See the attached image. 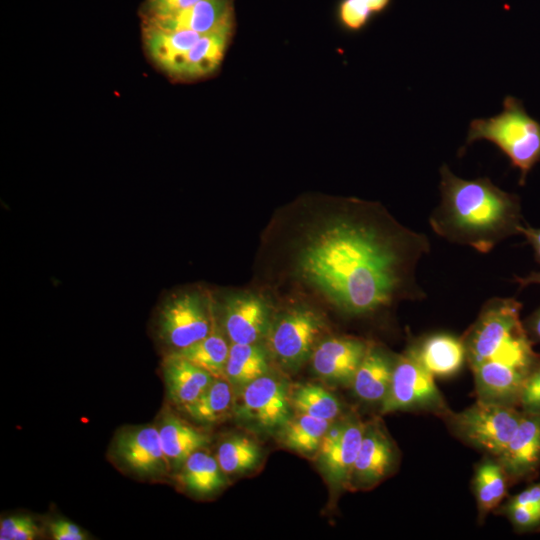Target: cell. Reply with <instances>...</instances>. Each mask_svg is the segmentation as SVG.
Returning <instances> with one entry per match:
<instances>
[{"instance_id": "1", "label": "cell", "mask_w": 540, "mask_h": 540, "mask_svg": "<svg viewBox=\"0 0 540 540\" xmlns=\"http://www.w3.org/2000/svg\"><path fill=\"white\" fill-rule=\"evenodd\" d=\"M429 252L425 234L374 204L354 201L310 234L296 270L343 314L369 317L400 301L425 298L416 272Z\"/></svg>"}, {"instance_id": "2", "label": "cell", "mask_w": 540, "mask_h": 540, "mask_svg": "<svg viewBox=\"0 0 540 540\" xmlns=\"http://www.w3.org/2000/svg\"><path fill=\"white\" fill-rule=\"evenodd\" d=\"M439 188L441 202L429 218L438 236L486 254L502 240L520 234V198L488 177L462 179L444 164Z\"/></svg>"}, {"instance_id": "3", "label": "cell", "mask_w": 540, "mask_h": 540, "mask_svg": "<svg viewBox=\"0 0 540 540\" xmlns=\"http://www.w3.org/2000/svg\"><path fill=\"white\" fill-rule=\"evenodd\" d=\"M522 304L514 298H492L481 308L462 337L467 362L473 368L499 361L530 370L540 354L533 348L520 319Z\"/></svg>"}, {"instance_id": "4", "label": "cell", "mask_w": 540, "mask_h": 540, "mask_svg": "<svg viewBox=\"0 0 540 540\" xmlns=\"http://www.w3.org/2000/svg\"><path fill=\"white\" fill-rule=\"evenodd\" d=\"M502 106L499 114L470 122L466 145L480 140L494 144L519 170V184L524 185L529 172L540 162V122L514 96H506Z\"/></svg>"}, {"instance_id": "5", "label": "cell", "mask_w": 540, "mask_h": 540, "mask_svg": "<svg viewBox=\"0 0 540 540\" xmlns=\"http://www.w3.org/2000/svg\"><path fill=\"white\" fill-rule=\"evenodd\" d=\"M434 376L421 363L413 344L396 355L388 393L380 413L425 411L447 418L451 414Z\"/></svg>"}, {"instance_id": "6", "label": "cell", "mask_w": 540, "mask_h": 540, "mask_svg": "<svg viewBox=\"0 0 540 540\" xmlns=\"http://www.w3.org/2000/svg\"><path fill=\"white\" fill-rule=\"evenodd\" d=\"M326 329L314 309L298 306L273 319L266 336L272 359L285 372H297L312 356Z\"/></svg>"}, {"instance_id": "7", "label": "cell", "mask_w": 540, "mask_h": 540, "mask_svg": "<svg viewBox=\"0 0 540 540\" xmlns=\"http://www.w3.org/2000/svg\"><path fill=\"white\" fill-rule=\"evenodd\" d=\"M291 384L272 371L235 393L233 414L244 427L259 434H276L293 414Z\"/></svg>"}, {"instance_id": "8", "label": "cell", "mask_w": 540, "mask_h": 540, "mask_svg": "<svg viewBox=\"0 0 540 540\" xmlns=\"http://www.w3.org/2000/svg\"><path fill=\"white\" fill-rule=\"evenodd\" d=\"M518 407L478 401L445 418L456 436L489 456L497 457L522 418Z\"/></svg>"}, {"instance_id": "9", "label": "cell", "mask_w": 540, "mask_h": 540, "mask_svg": "<svg viewBox=\"0 0 540 540\" xmlns=\"http://www.w3.org/2000/svg\"><path fill=\"white\" fill-rule=\"evenodd\" d=\"M214 324L211 302L197 290L170 295L161 304L157 316L158 335L172 348L171 352L203 339Z\"/></svg>"}, {"instance_id": "10", "label": "cell", "mask_w": 540, "mask_h": 540, "mask_svg": "<svg viewBox=\"0 0 540 540\" xmlns=\"http://www.w3.org/2000/svg\"><path fill=\"white\" fill-rule=\"evenodd\" d=\"M364 428L365 423L358 414L353 411L343 414L331 423L314 456L332 499L350 489Z\"/></svg>"}, {"instance_id": "11", "label": "cell", "mask_w": 540, "mask_h": 540, "mask_svg": "<svg viewBox=\"0 0 540 540\" xmlns=\"http://www.w3.org/2000/svg\"><path fill=\"white\" fill-rule=\"evenodd\" d=\"M398 450L379 420L365 423L360 449L350 480V489L373 488L398 464Z\"/></svg>"}, {"instance_id": "12", "label": "cell", "mask_w": 540, "mask_h": 540, "mask_svg": "<svg viewBox=\"0 0 540 540\" xmlns=\"http://www.w3.org/2000/svg\"><path fill=\"white\" fill-rule=\"evenodd\" d=\"M272 321L268 302L256 293H234L223 301L222 328L231 343H260Z\"/></svg>"}, {"instance_id": "13", "label": "cell", "mask_w": 540, "mask_h": 540, "mask_svg": "<svg viewBox=\"0 0 540 540\" xmlns=\"http://www.w3.org/2000/svg\"><path fill=\"white\" fill-rule=\"evenodd\" d=\"M367 346L368 341L351 336L325 338L310 358L312 371L330 385L350 387Z\"/></svg>"}, {"instance_id": "14", "label": "cell", "mask_w": 540, "mask_h": 540, "mask_svg": "<svg viewBox=\"0 0 540 540\" xmlns=\"http://www.w3.org/2000/svg\"><path fill=\"white\" fill-rule=\"evenodd\" d=\"M522 412L514 435L495 457L510 483L531 481L540 469V412Z\"/></svg>"}, {"instance_id": "15", "label": "cell", "mask_w": 540, "mask_h": 540, "mask_svg": "<svg viewBox=\"0 0 540 540\" xmlns=\"http://www.w3.org/2000/svg\"><path fill=\"white\" fill-rule=\"evenodd\" d=\"M116 457L140 476L164 474L169 467L158 427L142 426L118 433L114 442Z\"/></svg>"}, {"instance_id": "16", "label": "cell", "mask_w": 540, "mask_h": 540, "mask_svg": "<svg viewBox=\"0 0 540 540\" xmlns=\"http://www.w3.org/2000/svg\"><path fill=\"white\" fill-rule=\"evenodd\" d=\"M236 28V20L202 34L187 52L171 78L173 83H193L217 73L229 48Z\"/></svg>"}, {"instance_id": "17", "label": "cell", "mask_w": 540, "mask_h": 540, "mask_svg": "<svg viewBox=\"0 0 540 540\" xmlns=\"http://www.w3.org/2000/svg\"><path fill=\"white\" fill-rule=\"evenodd\" d=\"M141 42L148 61L169 80L202 34L166 29L141 22Z\"/></svg>"}, {"instance_id": "18", "label": "cell", "mask_w": 540, "mask_h": 540, "mask_svg": "<svg viewBox=\"0 0 540 540\" xmlns=\"http://www.w3.org/2000/svg\"><path fill=\"white\" fill-rule=\"evenodd\" d=\"M471 370L478 401L519 408L521 389L529 370L499 361H486Z\"/></svg>"}, {"instance_id": "19", "label": "cell", "mask_w": 540, "mask_h": 540, "mask_svg": "<svg viewBox=\"0 0 540 540\" xmlns=\"http://www.w3.org/2000/svg\"><path fill=\"white\" fill-rule=\"evenodd\" d=\"M396 356L383 346L368 342L366 352L350 385L353 394L366 404L380 405L391 383Z\"/></svg>"}, {"instance_id": "20", "label": "cell", "mask_w": 540, "mask_h": 540, "mask_svg": "<svg viewBox=\"0 0 540 540\" xmlns=\"http://www.w3.org/2000/svg\"><path fill=\"white\" fill-rule=\"evenodd\" d=\"M234 1L202 0L180 11L141 22L166 29L206 34L236 20Z\"/></svg>"}, {"instance_id": "21", "label": "cell", "mask_w": 540, "mask_h": 540, "mask_svg": "<svg viewBox=\"0 0 540 540\" xmlns=\"http://www.w3.org/2000/svg\"><path fill=\"white\" fill-rule=\"evenodd\" d=\"M162 371L170 400L181 407L198 399L215 379L206 370L173 353L165 357Z\"/></svg>"}, {"instance_id": "22", "label": "cell", "mask_w": 540, "mask_h": 540, "mask_svg": "<svg viewBox=\"0 0 540 540\" xmlns=\"http://www.w3.org/2000/svg\"><path fill=\"white\" fill-rule=\"evenodd\" d=\"M412 344L421 363L434 377L454 376L467 362L462 337L436 333Z\"/></svg>"}, {"instance_id": "23", "label": "cell", "mask_w": 540, "mask_h": 540, "mask_svg": "<svg viewBox=\"0 0 540 540\" xmlns=\"http://www.w3.org/2000/svg\"><path fill=\"white\" fill-rule=\"evenodd\" d=\"M158 430L168 465L178 470L190 455L210 442L207 433L171 413L162 417Z\"/></svg>"}, {"instance_id": "24", "label": "cell", "mask_w": 540, "mask_h": 540, "mask_svg": "<svg viewBox=\"0 0 540 540\" xmlns=\"http://www.w3.org/2000/svg\"><path fill=\"white\" fill-rule=\"evenodd\" d=\"M178 481L190 494L207 497L222 490L228 478L216 457L200 449L179 468Z\"/></svg>"}, {"instance_id": "25", "label": "cell", "mask_w": 540, "mask_h": 540, "mask_svg": "<svg viewBox=\"0 0 540 540\" xmlns=\"http://www.w3.org/2000/svg\"><path fill=\"white\" fill-rule=\"evenodd\" d=\"M269 356L268 349L261 343L230 344L225 379L232 385L235 393L271 372Z\"/></svg>"}, {"instance_id": "26", "label": "cell", "mask_w": 540, "mask_h": 540, "mask_svg": "<svg viewBox=\"0 0 540 540\" xmlns=\"http://www.w3.org/2000/svg\"><path fill=\"white\" fill-rule=\"evenodd\" d=\"M509 484L511 483L505 470L495 457H487L477 465L472 485L477 503L478 521L482 522L492 510L500 505L507 495Z\"/></svg>"}, {"instance_id": "27", "label": "cell", "mask_w": 540, "mask_h": 540, "mask_svg": "<svg viewBox=\"0 0 540 540\" xmlns=\"http://www.w3.org/2000/svg\"><path fill=\"white\" fill-rule=\"evenodd\" d=\"M333 421L293 412L276 433L279 443L302 455L315 456Z\"/></svg>"}, {"instance_id": "28", "label": "cell", "mask_w": 540, "mask_h": 540, "mask_svg": "<svg viewBox=\"0 0 540 540\" xmlns=\"http://www.w3.org/2000/svg\"><path fill=\"white\" fill-rule=\"evenodd\" d=\"M215 322L211 332L198 342L183 349L173 351L177 356L185 358L206 370L215 378H225V367L230 345Z\"/></svg>"}, {"instance_id": "29", "label": "cell", "mask_w": 540, "mask_h": 540, "mask_svg": "<svg viewBox=\"0 0 540 540\" xmlns=\"http://www.w3.org/2000/svg\"><path fill=\"white\" fill-rule=\"evenodd\" d=\"M215 457L226 475H238L255 470L262 461L263 451L252 437L235 434L218 445Z\"/></svg>"}, {"instance_id": "30", "label": "cell", "mask_w": 540, "mask_h": 540, "mask_svg": "<svg viewBox=\"0 0 540 540\" xmlns=\"http://www.w3.org/2000/svg\"><path fill=\"white\" fill-rule=\"evenodd\" d=\"M290 401L293 412L296 413L329 421H335L343 415L342 404L338 397L319 384L291 385Z\"/></svg>"}, {"instance_id": "31", "label": "cell", "mask_w": 540, "mask_h": 540, "mask_svg": "<svg viewBox=\"0 0 540 540\" xmlns=\"http://www.w3.org/2000/svg\"><path fill=\"white\" fill-rule=\"evenodd\" d=\"M234 401L232 385L225 378H215L198 399L183 409L194 420L212 424L224 420L233 412Z\"/></svg>"}, {"instance_id": "32", "label": "cell", "mask_w": 540, "mask_h": 540, "mask_svg": "<svg viewBox=\"0 0 540 540\" xmlns=\"http://www.w3.org/2000/svg\"><path fill=\"white\" fill-rule=\"evenodd\" d=\"M392 0H341L338 19L343 28L350 32L364 29L370 20L386 11Z\"/></svg>"}, {"instance_id": "33", "label": "cell", "mask_w": 540, "mask_h": 540, "mask_svg": "<svg viewBox=\"0 0 540 540\" xmlns=\"http://www.w3.org/2000/svg\"><path fill=\"white\" fill-rule=\"evenodd\" d=\"M39 534V526L28 515H12L1 519V540H32Z\"/></svg>"}, {"instance_id": "34", "label": "cell", "mask_w": 540, "mask_h": 540, "mask_svg": "<svg viewBox=\"0 0 540 540\" xmlns=\"http://www.w3.org/2000/svg\"><path fill=\"white\" fill-rule=\"evenodd\" d=\"M499 512L505 515L519 533L540 530V510L524 505L505 503Z\"/></svg>"}, {"instance_id": "35", "label": "cell", "mask_w": 540, "mask_h": 540, "mask_svg": "<svg viewBox=\"0 0 540 540\" xmlns=\"http://www.w3.org/2000/svg\"><path fill=\"white\" fill-rule=\"evenodd\" d=\"M519 408L524 412H540V356L525 377Z\"/></svg>"}, {"instance_id": "36", "label": "cell", "mask_w": 540, "mask_h": 540, "mask_svg": "<svg viewBox=\"0 0 540 540\" xmlns=\"http://www.w3.org/2000/svg\"><path fill=\"white\" fill-rule=\"evenodd\" d=\"M202 0H144L139 9L141 20H148L171 14Z\"/></svg>"}, {"instance_id": "37", "label": "cell", "mask_w": 540, "mask_h": 540, "mask_svg": "<svg viewBox=\"0 0 540 540\" xmlns=\"http://www.w3.org/2000/svg\"><path fill=\"white\" fill-rule=\"evenodd\" d=\"M50 532L55 540H83L85 533L75 524L64 520L56 519L50 523Z\"/></svg>"}, {"instance_id": "38", "label": "cell", "mask_w": 540, "mask_h": 540, "mask_svg": "<svg viewBox=\"0 0 540 540\" xmlns=\"http://www.w3.org/2000/svg\"><path fill=\"white\" fill-rule=\"evenodd\" d=\"M507 503L524 505L540 510V482L535 483L511 497Z\"/></svg>"}, {"instance_id": "39", "label": "cell", "mask_w": 540, "mask_h": 540, "mask_svg": "<svg viewBox=\"0 0 540 540\" xmlns=\"http://www.w3.org/2000/svg\"><path fill=\"white\" fill-rule=\"evenodd\" d=\"M524 328L533 343H540V306L523 321Z\"/></svg>"}, {"instance_id": "40", "label": "cell", "mask_w": 540, "mask_h": 540, "mask_svg": "<svg viewBox=\"0 0 540 540\" xmlns=\"http://www.w3.org/2000/svg\"><path fill=\"white\" fill-rule=\"evenodd\" d=\"M520 234L524 235L526 241L532 246L535 253V259L540 264V228L522 225L520 227Z\"/></svg>"}, {"instance_id": "41", "label": "cell", "mask_w": 540, "mask_h": 540, "mask_svg": "<svg viewBox=\"0 0 540 540\" xmlns=\"http://www.w3.org/2000/svg\"><path fill=\"white\" fill-rule=\"evenodd\" d=\"M514 281L522 288L531 284H540V272H531L525 277H515Z\"/></svg>"}]
</instances>
